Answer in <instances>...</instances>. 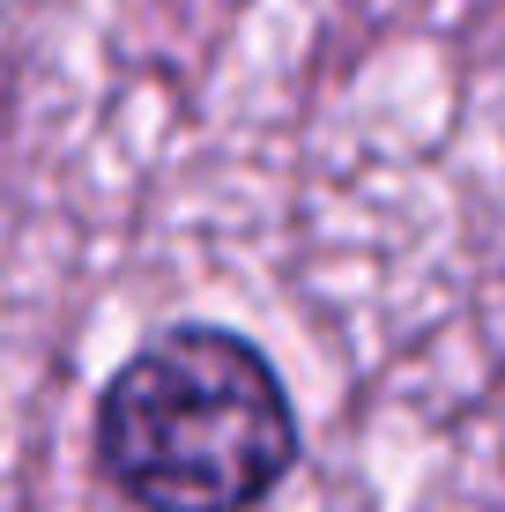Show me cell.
<instances>
[{"label": "cell", "instance_id": "6da1fadb", "mask_svg": "<svg viewBox=\"0 0 505 512\" xmlns=\"http://www.w3.org/2000/svg\"><path fill=\"white\" fill-rule=\"evenodd\" d=\"M298 461V416L253 342L171 327L112 372L97 468L142 512H253Z\"/></svg>", "mask_w": 505, "mask_h": 512}]
</instances>
